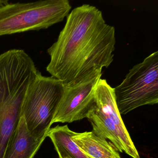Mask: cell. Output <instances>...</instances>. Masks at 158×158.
<instances>
[{
	"instance_id": "cell-1",
	"label": "cell",
	"mask_w": 158,
	"mask_h": 158,
	"mask_svg": "<svg viewBox=\"0 0 158 158\" xmlns=\"http://www.w3.org/2000/svg\"><path fill=\"white\" fill-rule=\"evenodd\" d=\"M115 34L97 7L83 4L74 8L57 41L48 49L47 72L71 86L94 71L108 68L114 60Z\"/></svg>"
},
{
	"instance_id": "cell-2",
	"label": "cell",
	"mask_w": 158,
	"mask_h": 158,
	"mask_svg": "<svg viewBox=\"0 0 158 158\" xmlns=\"http://www.w3.org/2000/svg\"><path fill=\"white\" fill-rule=\"evenodd\" d=\"M71 9L68 0L7 3L0 7V36L47 29L62 22Z\"/></svg>"
},
{
	"instance_id": "cell-3",
	"label": "cell",
	"mask_w": 158,
	"mask_h": 158,
	"mask_svg": "<svg viewBox=\"0 0 158 158\" xmlns=\"http://www.w3.org/2000/svg\"><path fill=\"white\" fill-rule=\"evenodd\" d=\"M65 85L52 77L40 73L31 83L21 110L30 135L45 140L64 93Z\"/></svg>"
},
{
	"instance_id": "cell-4",
	"label": "cell",
	"mask_w": 158,
	"mask_h": 158,
	"mask_svg": "<svg viewBox=\"0 0 158 158\" xmlns=\"http://www.w3.org/2000/svg\"><path fill=\"white\" fill-rule=\"evenodd\" d=\"M120 114L158 102V52H153L133 66L120 85L114 88Z\"/></svg>"
},
{
	"instance_id": "cell-5",
	"label": "cell",
	"mask_w": 158,
	"mask_h": 158,
	"mask_svg": "<svg viewBox=\"0 0 158 158\" xmlns=\"http://www.w3.org/2000/svg\"><path fill=\"white\" fill-rule=\"evenodd\" d=\"M102 70L94 71L73 85L65 86L52 124L71 123L86 118L94 103L95 89L102 75Z\"/></svg>"
},
{
	"instance_id": "cell-6",
	"label": "cell",
	"mask_w": 158,
	"mask_h": 158,
	"mask_svg": "<svg viewBox=\"0 0 158 158\" xmlns=\"http://www.w3.org/2000/svg\"><path fill=\"white\" fill-rule=\"evenodd\" d=\"M44 140L36 139L30 135L24 118L21 116L18 127L9 141L3 158H34Z\"/></svg>"
},
{
	"instance_id": "cell-7",
	"label": "cell",
	"mask_w": 158,
	"mask_h": 158,
	"mask_svg": "<svg viewBox=\"0 0 158 158\" xmlns=\"http://www.w3.org/2000/svg\"><path fill=\"white\" fill-rule=\"evenodd\" d=\"M73 141L83 152L91 158H121L116 148L110 142L93 132H75Z\"/></svg>"
},
{
	"instance_id": "cell-8",
	"label": "cell",
	"mask_w": 158,
	"mask_h": 158,
	"mask_svg": "<svg viewBox=\"0 0 158 158\" xmlns=\"http://www.w3.org/2000/svg\"><path fill=\"white\" fill-rule=\"evenodd\" d=\"M67 125L56 126L49 130L47 137L51 139L59 158H91L88 156L73 141L74 134Z\"/></svg>"
},
{
	"instance_id": "cell-9",
	"label": "cell",
	"mask_w": 158,
	"mask_h": 158,
	"mask_svg": "<svg viewBox=\"0 0 158 158\" xmlns=\"http://www.w3.org/2000/svg\"><path fill=\"white\" fill-rule=\"evenodd\" d=\"M9 3V1L6 0H0V7Z\"/></svg>"
},
{
	"instance_id": "cell-10",
	"label": "cell",
	"mask_w": 158,
	"mask_h": 158,
	"mask_svg": "<svg viewBox=\"0 0 158 158\" xmlns=\"http://www.w3.org/2000/svg\"><path fill=\"white\" fill-rule=\"evenodd\" d=\"M72 158L71 157H69V156H68V157H66V158Z\"/></svg>"
}]
</instances>
